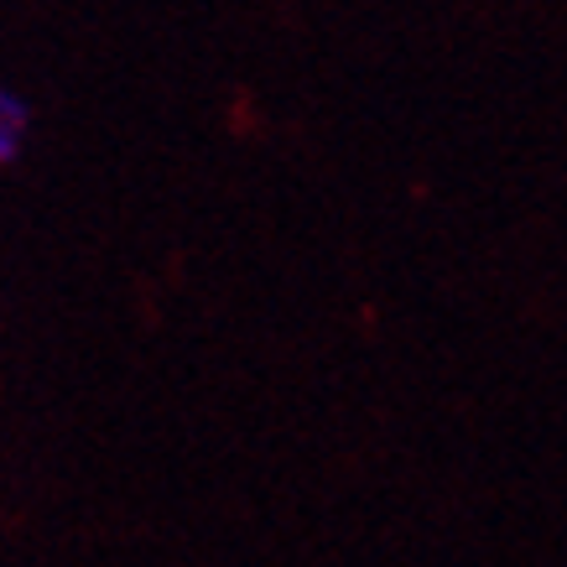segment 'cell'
Returning <instances> with one entry per match:
<instances>
[{
    "label": "cell",
    "instance_id": "cell-1",
    "mask_svg": "<svg viewBox=\"0 0 567 567\" xmlns=\"http://www.w3.org/2000/svg\"><path fill=\"white\" fill-rule=\"evenodd\" d=\"M27 125H32V110L17 89H0V167L21 156V141H27Z\"/></svg>",
    "mask_w": 567,
    "mask_h": 567
}]
</instances>
